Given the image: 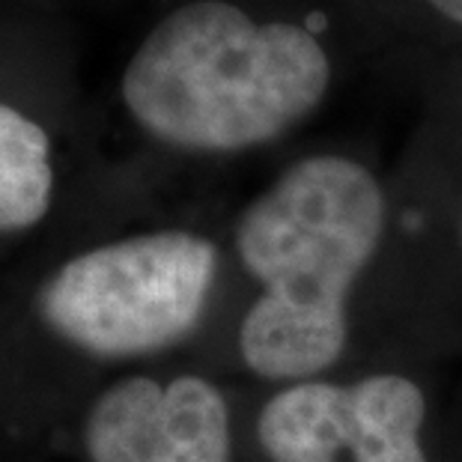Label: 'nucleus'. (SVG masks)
I'll list each match as a JSON object with an SVG mask.
<instances>
[{
  "mask_svg": "<svg viewBox=\"0 0 462 462\" xmlns=\"http://www.w3.org/2000/svg\"><path fill=\"white\" fill-rule=\"evenodd\" d=\"M84 441L93 462H230V409L200 376H132L93 402Z\"/></svg>",
  "mask_w": 462,
  "mask_h": 462,
  "instance_id": "obj_5",
  "label": "nucleus"
},
{
  "mask_svg": "<svg viewBox=\"0 0 462 462\" xmlns=\"http://www.w3.org/2000/svg\"><path fill=\"white\" fill-rule=\"evenodd\" d=\"M331 81V54L310 27L194 0L146 33L120 93L132 120L173 150L245 152L299 129Z\"/></svg>",
  "mask_w": 462,
  "mask_h": 462,
  "instance_id": "obj_2",
  "label": "nucleus"
},
{
  "mask_svg": "<svg viewBox=\"0 0 462 462\" xmlns=\"http://www.w3.org/2000/svg\"><path fill=\"white\" fill-rule=\"evenodd\" d=\"M424 420V391L400 373L304 379L265 402L257 439L272 462H427Z\"/></svg>",
  "mask_w": 462,
  "mask_h": 462,
  "instance_id": "obj_4",
  "label": "nucleus"
},
{
  "mask_svg": "<svg viewBox=\"0 0 462 462\" xmlns=\"http://www.w3.org/2000/svg\"><path fill=\"white\" fill-rule=\"evenodd\" d=\"M459 245H462V221H459Z\"/></svg>",
  "mask_w": 462,
  "mask_h": 462,
  "instance_id": "obj_8",
  "label": "nucleus"
},
{
  "mask_svg": "<svg viewBox=\"0 0 462 462\" xmlns=\"http://www.w3.org/2000/svg\"><path fill=\"white\" fill-rule=\"evenodd\" d=\"M427 4L436 9L445 22L462 27V0H427Z\"/></svg>",
  "mask_w": 462,
  "mask_h": 462,
  "instance_id": "obj_7",
  "label": "nucleus"
},
{
  "mask_svg": "<svg viewBox=\"0 0 462 462\" xmlns=\"http://www.w3.org/2000/svg\"><path fill=\"white\" fill-rule=\"evenodd\" d=\"M385 189L340 152L304 155L236 224V254L260 281L239 326L245 367L269 382L317 379L349 340V299L376 257Z\"/></svg>",
  "mask_w": 462,
  "mask_h": 462,
  "instance_id": "obj_1",
  "label": "nucleus"
},
{
  "mask_svg": "<svg viewBox=\"0 0 462 462\" xmlns=\"http://www.w3.org/2000/svg\"><path fill=\"white\" fill-rule=\"evenodd\" d=\"M54 167L42 125L0 105V233L27 230L51 206Z\"/></svg>",
  "mask_w": 462,
  "mask_h": 462,
  "instance_id": "obj_6",
  "label": "nucleus"
},
{
  "mask_svg": "<svg viewBox=\"0 0 462 462\" xmlns=\"http://www.w3.org/2000/svg\"><path fill=\"white\" fill-rule=\"evenodd\" d=\"M218 248L198 233L159 230L78 254L45 283L39 308L72 346L99 358H141L198 328Z\"/></svg>",
  "mask_w": 462,
  "mask_h": 462,
  "instance_id": "obj_3",
  "label": "nucleus"
}]
</instances>
